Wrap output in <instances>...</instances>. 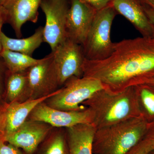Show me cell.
<instances>
[{"instance_id":"obj_18","label":"cell","mask_w":154,"mask_h":154,"mask_svg":"<svg viewBox=\"0 0 154 154\" xmlns=\"http://www.w3.org/2000/svg\"><path fill=\"white\" fill-rule=\"evenodd\" d=\"M141 115L148 123L154 121V87L148 84L134 86Z\"/></svg>"},{"instance_id":"obj_19","label":"cell","mask_w":154,"mask_h":154,"mask_svg":"<svg viewBox=\"0 0 154 154\" xmlns=\"http://www.w3.org/2000/svg\"><path fill=\"white\" fill-rule=\"evenodd\" d=\"M27 71L18 73L8 72L6 82L7 95L9 102L17 101V99L27 91L28 79Z\"/></svg>"},{"instance_id":"obj_23","label":"cell","mask_w":154,"mask_h":154,"mask_svg":"<svg viewBox=\"0 0 154 154\" xmlns=\"http://www.w3.org/2000/svg\"><path fill=\"white\" fill-rule=\"evenodd\" d=\"M86 2L98 11L111 4L113 0H84Z\"/></svg>"},{"instance_id":"obj_26","label":"cell","mask_w":154,"mask_h":154,"mask_svg":"<svg viewBox=\"0 0 154 154\" xmlns=\"http://www.w3.org/2000/svg\"><path fill=\"white\" fill-rule=\"evenodd\" d=\"M144 137L151 141L154 146V121L148 123L146 133Z\"/></svg>"},{"instance_id":"obj_24","label":"cell","mask_w":154,"mask_h":154,"mask_svg":"<svg viewBox=\"0 0 154 154\" xmlns=\"http://www.w3.org/2000/svg\"><path fill=\"white\" fill-rule=\"evenodd\" d=\"M4 61L0 57V101L4 87L5 85V76L6 70H8Z\"/></svg>"},{"instance_id":"obj_2","label":"cell","mask_w":154,"mask_h":154,"mask_svg":"<svg viewBox=\"0 0 154 154\" xmlns=\"http://www.w3.org/2000/svg\"><path fill=\"white\" fill-rule=\"evenodd\" d=\"M83 104L92 112L96 129L141 116L134 86L118 92L103 88Z\"/></svg>"},{"instance_id":"obj_3","label":"cell","mask_w":154,"mask_h":154,"mask_svg":"<svg viewBox=\"0 0 154 154\" xmlns=\"http://www.w3.org/2000/svg\"><path fill=\"white\" fill-rule=\"evenodd\" d=\"M148 122L134 117L96 129L94 154H126L145 136Z\"/></svg>"},{"instance_id":"obj_30","label":"cell","mask_w":154,"mask_h":154,"mask_svg":"<svg viewBox=\"0 0 154 154\" xmlns=\"http://www.w3.org/2000/svg\"><path fill=\"white\" fill-rule=\"evenodd\" d=\"M144 84H148V85H150L154 87V78L152 79L149 80V82Z\"/></svg>"},{"instance_id":"obj_9","label":"cell","mask_w":154,"mask_h":154,"mask_svg":"<svg viewBox=\"0 0 154 154\" xmlns=\"http://www.w3.org/2000/svg\"><path fill=\"white\" fill-rule=\"evenodd\" d=\"M97 12L84 0H70L67 15V38L82 45Z\"/></svg>"},{"instance_id":"obj_25","label":"cell","mask_w":154,"mask_h":154,"mask_svg":"<svg viewBox=\"0 0 154 154\" xmlns=\"http://www.w3.org/2000/svg\"><path fill=\"white\" fill-rule=\"evenodd\" d=\"M7 13L5 10L2 5H0V54L2 50V44H1V35H2V28L3 25L7 23Z\"/></svg>"},{"instance_id":"obj_4","label":"cell","mask_w":154,"mask_h":154,"mask_svg":"<svg viewBox=\"0 0 154 154\" xmlns=\"http://www.w3.org/2000/svg\"><path fill=\"white\" fill-rule=\"evenodd\" d=\"M117 14L111 3L97 11L85 41L82 45L86 60H102L113 52L114 43L111 41L110 34L112 23Z\"/></svg>"},{"instance_id":"obj_31","label":"cell","mask_w":154,"mask_h":154,"mask_svg":"<svg viewBox=\"0 0 154 154\" xmlns=\"http://www.w3.org/2000/svg\"><path fill=\"white\" fill-rule=\"evenodd\" d=\"M6 0H0V5H3Z\"/></svg>"},{"instance_id":"obj_15","label":"cell","mask_w":154,"mask_h":154,"mask_svg":"<svg viewBox=\"0 0 154 154\" xmlns=\"http://www.w3.org/2000/svg\"><path fill=\"white\" fill-rule=\"evenodd\" d=\"M67 128L69 154H94L93 144L96 128L91 123H84Z\"/></svg>"},{"instance_id":"obj_29","label":"cell","mask_w":154,"mask_h":154,"mask_svg":"<svg viewBox=\"0 0 154 154\" xmlns=\"http://www.w3.org/2000/svg\"><path fill=\"white\" fill-rule=\"evenodd\" d=\"M143 6L154 11V0H139Z\"/></svg>"},{"instance_id":"obj_14","label":"cell","mask_w":154,"mask_h":154,"mask_svg":"<svg viewBox=\"0 0 154 154\" xmlns=\"http://www.w3.org/2000/svg\"><path fill=\"white\" fill-rule=\"evenodd\" d=\"M112 5L134 26L142 36L154 38V27L139 0H113Z\"/></svg>"},{"instance_id":"obj_27","label":"cell","mask_w":154,"mask_h":154,"mask_svg":"<svg viewBox=\"0 0 154 154\" xmlns=\"http://www.w3.org/2000/svg\"><path fill=\"white\" fill-rule=\"evenodd\" d=\"M4 108H0V140L4 138L5 136V124H4Z\"/></svg>"},{"instance_id":"obj_20","label":"cell","mask_w":154,"mask_h":154,"mask_svg":"<svg viewBox=\"0 0 154 154\" xmlns=\"http://www.w3.org/2000/svg\"><path fill=\"white\" fill-rule=\"evenodd\" d=\"M39 154H69L66 135L59 134L53 136L45 142Z\"/></svg>"},{"instance_id":"obj_5","label":"cell","mask_w":154,"mask_h":154,"mask_svg":"<svg viewBox=\"0 0 154 154\" xmlns=\"http://www.w3.org/2000/svg\"><path fill=\"white\" fill-rule=\"evenodd\" d=\"M57 94L49 98L50 107L64 111H76L84 109V102L96 91L104 87L99 80L91 77H73L65 83Z\"/></svg>"},{"instance_id":"obj_13","label":"cell","mask_w":154,"mask_h":154,"mask_svg":"<svg viewBox=\"0 0 154 154\" xmlns=\"http://www.w3.org/2000/svg\"><path fill=\"white\" fill-rule=\"evenodd\" d=\"M59 90L36 99H29L22 103L11 102L4 107L5 136L14 132L26 121L33 109L40 103L57 94Z\"/></svg>"},{"instance_id":"obj_6","label":"cell","mask_w":154,"mask_h":154,"mask_svg":"<svg viewBox=\"0 0 154 154\" xmlns=\"http://www.w3.org/2000/svg\"><path fill=\"white\" fill-rule=\"evenodd\" d=\"M51 53L58 86L64 85L72 77L83 76L85 57L81 45L67 38Z\"/></svg>"},{"instance_id":"obj_22","label":"cell","mask_w":154,"mask_h":154,"mask_svg":"<svg viewBox=\"0 0 154 154\" xmlns=\"http://www.w3.org/2000/svg\"><path fill=\"white\" fill-rule=\"evenodd\" d=\"M0 154H23L19 148L11 143H5L4 138L0 140Z\"/></svg>"},{"instance_id":"obj_11","label":"cell","mask_w":154,"mask_h":154,"mask_svg":"<svg viewBox=\"0 0 154 154\" xmlns=\"http://www.w3.org/2000/svg\"><path fill=\"white\" fill-rule=\"evenodd\" d=\"M27 91L32 95H40L52 91L58 86L53 64L51 52L27 71Z\"/></svg>"},{"instance_id":"obj_21","label":"cell","mask_w":154,"mask_h":154,"mask_svg":"<svg viewBox=\"0 0 154 154\" xmlns=\"http://www.w3.org/2000/svg\"><path fill=\"white\" fill-rule=\"evenodd\" d=\"M154 149L152 142L149 139L144 137L126 154H148Z\"/></svg>"},{"instance_id":"obj_32","label":"cell","mask_w":154,"mask_h":154,"mask_svg":"<svg viewBox=\"0 0 154 154\" xmlns=\"http://www.w3.org/2000/svg\"><path fill=\"white\" fill-rule=\"evenodd\" d=\"M148 154H154V149L150 152Z\"/></svg>"},{"instance_id":"obj_28","label":"cell","mask_w":154,"mask_h":154,"mask_svg":"<svg viewBox=\"0 0 154 154\" xmlns=\"http://www.w3.org/2000/svg\"><path fill=\"white\" fill-rule=\"evenodd\" d=\"M143 7L147 16L154 27V11L146 6H143Z\"/></svg>"},{"instance_id":"obj_16","label":"cell","mask_w":154,"mask_h":154,"mask_svg":"<svg viewBox=\"0 0 154 154\" xmlns=\"http://www.w3.org/2000/svg\"><path fill=\"white\" fill-rule=\"evenodd\" d=\"M43 29L44 27L40 26L32 36L23 38H11L2 32L1 44L2 49L21 53L32 57L35 51L44 42Z\"/></svg>"},{"instance_id":"obj_17","label":"cell","mask_w":154,"mask_h":154,"mask_svg":"<svg viewBox=\"0 0 154 154\" xmlns=\"http://www.w3.org/2000/svg\"><path fill=\"white\" fill-rule=\"evenodd\" d=\"M0 57L4 61L8 72L11 73L26 71L40 60V59H36L21 53L6 49H2Z\"/></svg>"},{"instance_id":"obj_8","label":"cell","mask_w":154,"mask_h":154,"mask_svg":"<svg viewBox=\"0 0 154 154\" xmlns=\"http://www.w3.org/2000/svg\"><path fill=\"white\" fill-rule=\"evenodd\" d=\"M30 116L33 121L66 128L84 123L92 124L93 118L92 112L88 107L76 111H64L50 107L44 102L38 104Z\"/></svg>"},{"instance_id":"obj_12","label":"cell","mask_w":154,"mask_h":154,"mask_svg":"<svg viewBox=\"0 0 154 154\" xmlns=\"http://www.w3.org/2000/svg\"><path fill=\"white\" fill-rule=\"evenodd\" d=\"M42 1L6 0L3 4L7 13V23L11 25L17 37H22V27L26 22H37Z\"/></svg>"},{"instance_id":"obj_10","label":"cell","mask_w":154,"mask_h":154,"mask_svg":"<svg viewBox=\"0 0 154 154\" xmlns=\"http://www.w3.org/2000/svg\"><path fill=\"white\" fill-rule=\"evenodd\" d=\"M49 125L41 122L26 121L14 132L4 136V140L22 149L26 154H33L47 136Z\"/></svg>"},{"instance_id":"obj_7","label":"cell","mask_w":154,"mask_h":154,"mask_svg":"<svg viewBox=\"0 0 154 154\" xmlns=\"http://www.w3.org/2000/svg\"><path fill=\"white\" fill-rule=\"evenodd\" d=\"M69 6L68 0L42 1L40 7L46 18L44 42L49 45L51 51L67 38L66 25Z\"/></svg>"},{"instance_id":"obj_1","label":"cell","mask_w":154,"mask_h":154,"mask_svg":"<svg viewBox=\"0 0 154 154\" xmlns=\"http://www.w3.org/2000/svg\"><path fill=\"white\" fill-rule=\"evenodd\" d=\"M83 70V76L99 80L113 92L146 84L154 78V38L142 36L115 42L107 58H85Z\"/></svg>"}]
</instances>
